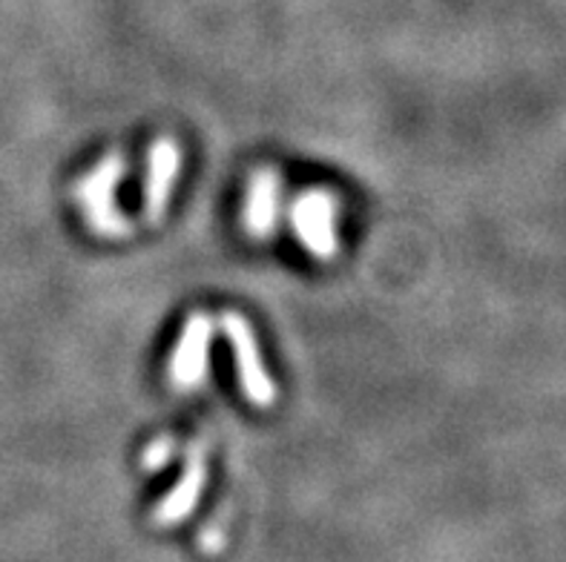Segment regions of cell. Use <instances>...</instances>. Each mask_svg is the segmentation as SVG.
<instances>
[{"label":"cell","mask_w":566,"mask_h":562,"mask_svg":"<svg viewBox=\"0 0 566 562\" xmlns=\"http://www.w3.org/2000/svg\"><path fill=\"white\" fill-rule=\"evenodd\" d=\"M127 165L122 156H107L95 170H90L84 179L78 181L81 210H84L86 224L104 238H118L127 235L129 221L122 215V206L115 204V190L122 184Z\"/></svg>","instance_id":"1"},{"label":"cell","mask_w":566,"mask_h":562,"mask_svg":"<svg viewBox=\"0 0 566 562\" xmlns=\"http://www.w3.org/2000/svg\"><path fill=\"white\" fill-rule=\"evenodd\" d=\"M222 333L230 344V353L237 359V377L242 384L244 399L256 407L273 405L276 391H273V382L268 377L262 357H259L256 336H253L251 325L237 314L222 316Z\"/></svg>","instance_id":"3"},{"label":"cell","mask_w":566,"mask_h":562,"mask_svg":"<svg viewBox=\"0 0 566 562\" xmlns=\"http://www.w3.org/2000/svg\"><path fill=\"white\" fill-rule=\"evenodd\" d=\"M181 152L172 138H158L147 156V181H144V213L147 219L158 221L167 213L172 187L179 179Z\"/></svg>","instance_id":"5"},{"label":"cell","mask_w":566,"mask_h":562,"mask_svg":"<svg viewBox=\"0 0 566 562\" xmlns=\"http://www.w3.org/2000/svg\"><path fill=\"white\" fill-rule=\"evenodd\" d=\"M210 342H213L210 316H190L170 357V379L176 388L190 391V388H199L205 382L210 364Z\"/></svg>","instance_id":"4"},{"label":"cell","mask_w":566,"mask_h":562,"mask_svg":"<svg viewBox=\"0 0 566 562\" xmlns=\"http://www.w3.org/2000/svg\"><path fill=\"white\" fill-rule=\"evenodd\" d=\"M170 454H172V442L170 439L153 442L150 448H147V454H144V465H147L150 470H158L161 465H167Z\"/></svg>","instance_id":"8"},{"label":"cell","mask_w":566,"mask_h":562,"mask_svg":"<svg viewBox=\"0 0 566 562\" xmlns=\"http://www.w3.org/2000/svg\"><path fill=\"white\" fill-rule=\"evenodd\" d=\"M291 227H294L296 242L308 250L319 262L337 256V201L325 190L302 192L291 206Z\"/></svg>","instance_id":"2"},{"label":"cell","mask_w":566,"mask_h":562,"mask_svg":"<svg viewBox=\"0 0 566 562\" xmlns=\"http://www.w3.org/2000/svg\"><path fill=\"white\" fill-rule=\"evenodd\" d=\"M280 204H282V179L280 172L265 167L253 172L248 199H244V227L253 238H271L280 224Z\"/></svg>","instance_id":"6"},{"label":"cell","mask_w":566,"mask_h":562,"mask_svg":"<svg viewBox=\"0 0 566 562\" xmlns=\"http://www.w3.org/2000/svg\"><path fill=\"white\" fill-rule=\"evenodd\" d=\"M205 479H208V463H205V448L196 445L185 459V474L179 477L176 488L167 494L156 508L158 526H176L193 513L201 491H205Z\"/></svg>","instance_id":"7"}]
</instances>
